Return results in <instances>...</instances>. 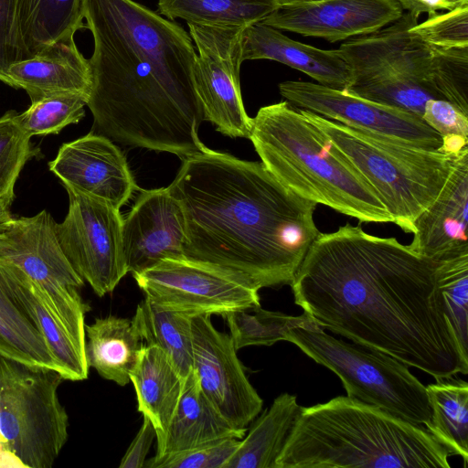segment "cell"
<instances>
[{"mask_svg":"<svg viewBox=\"0 0 468 468\" xmlns=\"http://www.w3.org/2000/svg\"><path fill=\"white\" fill-rule=\"evenodd\" d=\"M23 467L18 458L0 441V467Z\"/></svg>","mask_w":468,"mask_h":468,"instance_id":"cell-44","label":"cell"},{"mask_svg":"<svg viewBox=\"0 0 468 468\" xmlns=\"http://www.w3.org/2000/svg\"><path fill=\"white\" fill-rule=\"evenodd\" d=\"M430 46L441 48L468 47V5L430 15L410 28Z\"/></svg>","mask_w":468,"mask_h":468,"instance_id":"cell-39","label":"cell"},{"mask_svg":"<svg viewBox=\"0 0 468 468\" xmlns=\"http://www.w3.org/2000/svg\"><path fill=\"white\" fill-rule=\"evenodd\" d=\"M422 119L441 135V152L456 156L468 147V115L452 102L443 99L427 101Z\"/></svg>","mask_w":468,"mask_h":468,"instance_id":"cell-38","label":"cell"},{"mask_svg":"<svg viewBox=\"0 0 468 468\" xmlns=\"http://www.w3.org/2000/svg\"><path fill=\"white\" fill-rule=\"evenodd\" d=\"M182 161L168 187L184 212L185 258L231 271L259 290L290 285L320 234L317 204L261 162L209 148Z\"/></svg>","mask_w":468,"mask_h":468,"instance_id":"cell-3","label":"cell"},{"mask_svg":"<svg viewBox=\"0 0 468 468\" xmlns=\"http://www.w3.org/2000/svg\"><path fill=\"white\" fill-rule=\"evenodd\" d=\"M193 362L200 388L235 427L247 429L263 400L250 384L229 335L215 328L209 315L192 320Z\"/></svg>","mask_w":468,"mask_h":468,"instance_id":"cell-14","label":"cell"},{"mask_svg":"<svg viewBox=\"0 0 468 468\" xmlns=\"http://www.w3.org/2000/svg\"><path fill=\"white\" fill-rule=\"evenodd\" d=\"M185 378L167 355L156 346L144 344L130 373L138 411L148 418L160 439L168 428L183 390Z\"/></svg>","mask_w":468,"mask_h":468,"instance_id":"cell-23","label":"cell"},{"mask_svg":"<svg viewBox=\"0 0 468 468\" xmlns=\"http://www.w3.org/2000/svg\"><path fill=\"white\" fill-rule=\"evenodd\" d=\"M247 429L232 425L200 388L193 371L186 377L176 411L165 434L157 439L155 457L175 453L214 441L242 439Z\"/></svg>","mask_w":468,"mask_h":468,"instance_id":"cell-22","label":"cell"},{"mask_svg":"<svg viewBox=\"0 0 468 468\" xmlns=\"http://www.w3.org/2000/svg\"><path fill=\"white\" fill-rule=\"evenodd\" d=\"M241 439L229 437L187 450L152 457L144 463L148 468H222L235 452Z\"/></svg>","mask_w":468,"mask_h":468,"instance_id":"cell-40","label":"cell"},{"mask_svg":"<svg viewBox=\"0 0 468 468\" xmlns=\"http://www.w3.org/2000/svg\"><path fill=\"white\" fill-rule=\"evenodd\" d=\"M423 425L348 396L302 407L275 468H450Z\"/></svg>","mask_w":468,"mask_h":468,"instance_id":"cell-4","label":"cell"},{"mask_svg":"<svg viewBox=\"0 0 468 468\" xmlns=\"http://www.w3.org/2000/svg\"><path fill=\"white\" fill-rule=\"evenodd\" d=\"M302 111L374 187L393 223L405 232H412L416 218L439 196L457 155L427 150Z\"/></svg>","mask_w":468,"mask_h":468,"instance_id":"cell-6","label":"cell"},{"mask_svg":"<svg viewBox=\"0 0 468 468\" xmlns=\"http://www.w3.org/2000/svg\"><path fill=\"white\" fill-rule=\"evenodd\" d=\"M59 372L0 355V441L27 468H51L68 440Z\"/></svg>","mask_w":468,"mask_h":468,"instance_id":"cell-8","label":"cell"},{"mask_svg":"<svg viewBox=\"0 0 468 468\" xmlns=\"http://www.w3.org/2000/svg\"><path fill=\"white\" fill-rule=\"evenodd\" d=\"M144 345L132 319L109 315L85 324L89 367L107 380L125 386Z\"/></svg>","mask_w":468,"mask_h":468,"instance_id":"cell-24","label":"cell"},{"mask_svg":"<svg viewBox=\"0 0 468 468\" xmlns=\"http://www.w3.org/2000/svg\"><path fill=\"white\" fill-rule=\"evenodd\" d=\"M402 9L416 16L422 13L429 16L439 11H449L468 5V0H399Z\"/></svg>","mask_w":468,"mask_h":468,"instance_id":"cell-43","label":"cell"},{"mask_svg":"<svg viewBox=\"0 0 468 468\" xmlns=\"http://www.w3.org/2000/svg\"><path fill=\"white\" fill-rule=\"evenodd\" d=\"M5 84L23 89L31 102L64 92L90 94L89 59L79 51L74 38L45 47L30 58L10 65Z\"/></svg>","mask_w":468,"mask_h":468,"instance_id":"cell-21","label":"cell"},{"mask_svg":"<svg viewBox=\"0 0 468 468\" xmlns=\"http://www.w3.org/2000/svg\"><path fill=\"white\" fill-rule=\"evenodd\" d=\"M0 258L16 265L40 290L74 341L85 349V315L90 307L78 275L59 244L56 221L47 211L14 218L0 232Z\"/></svg>","mask_w":468,"mask_h":468,"instance_id":"cell-9","label":"cell"},{"mask_svg":"<svg viewBox=\"0 0 468 468\" xmlns=\"http://www.w3.org/2000/svg\"><path fill=\"white\" fill-rule=\"evenodd\" d=\"M145 298L192 318L259 306V289L242 277L186 258L165 259L133 274Z\"/></svg>","mask_w":468,"mask_h":468,"instance_id":"cell-10","label":"cell"},{"mask_svg":"<svg viewBox=\"0 0 468 468\" xmlns=\"http://www.w3.org/2000/svg\"><path fill=\"white\" fill-rule=\"evenodd\" d=\"M431 414L426 429L448 450L468 462V383L452 378L426 387Z\"/></svg>","mask_w":468,"mask_h":468,"instance_id":"cell-30","label":"cell"},{"mask_svg":"<svg viewBox=\"0 0 468 468\" xmlns=\"http://www.w3.org/2000/svg\"><path fill=\"white\" fill-rule=\"evenodd\" d=\"M185 241L183 208L169 187L141 191L122 220L127 272L133 275L165 259L185 258Z\"/></svg>","mask_w":468,"mask_h":468,"instance_id":"cell-18","label":"cell"},{"mask_svg":"<svg viewBox=\"0 0 468 468\" xmlns=\"http://www.w3.org/2000/svg\"><path fill=\"white\" fill-rule=\"evenodd\" d=\"M143 424L119 464L120 468H142L156 432L150 420L143 416Z\"/></svg>","mask_w":468,"mask_h":468,"instance_id":"cell-42","label":"cell"},{"mask_svg":"<svg viewBox=\"0 0 468 468\" xmlns=\"http://www.w3.org/2000/svg\"><path fill=\"white\" fill-rule=\"evenodd\" d=\"M279 6L289 5L305 2L318 1V0H275Z\"/></svg>","mask_w":468,"mask_h":468,"instance_id":"cell-46","label":"cell"},{"mask_svg":"<svg viewBox=\"0 0 468 468\" xmlns=\"http://www.w3.org/2000/svg\"><path fill=\"white\" fill-rule=\"evenodd\" d=\"M30 58L19 29L18 0H0V80L13 63Z\"/></svg>","mask_w":468,"mask_h":468,"instance_id":"cell-41","label":"cell"},{"mask_svg":"<svg viewBox=\"0 0 468 468\" xmlns=\"http://www.w3.org/2000/svg\"><path fill=\"white\" fill-rule=\"evenodd\" d=\"M48 167L65 188L118 209L139 189L121 149L92 132L63 144Z\"/></svg>","mask_w":468,"mask_h":468,"instance_id":"cell-16","label":"cell"},{"mask_svg":"<svg viewBox=\"0 0 468 468\" xmlns=\"http://www.w3.org/2000/svg\"><path fill=\"white\" fill-rule=\"evenodd\" d=\"M69 209L56 222L61 249L78 275L102 297L128 273L122 250L120 209L101 200L66 188Z\"/></svg>","mask_w":468,"mask_h":468,"instance_id":"cell-11","label":"cell"},{"mask_svg":"<svg viewBox=\"0 0 468 468\" xmlns=\"http://www.w3.org/2000/svg\"><path fill=\"white\" fill-rule=\"evenodd\" d=\"M468 147L453 161L437 198L416 218L410 249L441 261L468 253Z\"/></svg>","mask_w":468,"mask_h":468,"instance_id":"cell-19","label":"cell"},{"mask_svg":"<svg viewBox=\"0 0 468 468\" xmlns=\"http://www.w3.org/2000/svg\"><path fill=\"white\" fill-rule=\"evenodd\" d=\"M192 320L145 297L132 319L144 343L162 349L184 378L192 369Z\"/></svg>","mask_w":468,"mask_h":468,"instance_id":"cell-29","label":"cell"},{"mask_svg":"<svg viewBox=\"0 0 468 468\" xmlns=\"http://www.w3.org/2000/svg\"><path fill=\"white\" fill-rule=\"evenodd\" d=\"M403 13L399 0H318L278 6L261 22L280 31L336 42L374 33Z\"/></svg>","mask_w":468,"mask_h":468,"instance_id":"cell-17","label":"cell"},{"mask_svg":"<svg viewBox=\"0 0 468 468\" xmlns=\"http://www.w3.org/2000/svg\"><path fill=\"white\" fill-rule=\"evenodd\" d=\"M256 59L280 62L335 89H347L353 81L352 69L339 49L303 44L262 22L246 27L243 32L242 60Z\"/></svg>","mask_w":468,"mask_h":468,"instance_id":"cell-20","label":"cell"},{"mask_svg":"<svg viewBox=\"0 0 468 468\" xmlns=\"http://www.w3.org/2000/svg\"><path fill=\"white\" fill-rule=\"evenodd\" d=\"M279 91L292 105L346 126L441 151V135L420 116L405 110L310 81L286 80L279 84Z\"/></svg>","mask_w":468,"mask_h":468,"instance_id":"cell-13","label":"cell"},{"mask_svg":"<svg viewBox=\"0 0 468 468\" xmlns=\"http://www.w3.org/2000/svg\"><path fill=\"white\" fill-rule=\"evenodd\" d=\"M88 99V94L78 92L47 96L31 102L25 112L17 113V120L31 137L58 134L84 117Z\"/></svg>","mask_w":468,"mask_h":468,"instance_id":"cell-33","label":"cell"},{"mask_svg":"<svg viewBox=\"0 0 468 468\" xmlns=\"http://www.w3.org/2000/svg\"><path fill=\"white\" fill-rule=\"evenodd\" d=\"M278 6L275 0H157L158 14L187 25L248 27L261 22Z\"/></svg>","mask_w":468,"mask_h":468,"instance_id":"cell-31","label":"cell"},{"mask_svg":"<svg viewBox=\"0 0 468 468\" xmlns=\"http://www.w3.org/2000/svg\"><path fill=\"white\" fill-rule=\"evenodd\" d=\"M11 282L15 295L44 337L62 370L64 380H84L89 375L81 348L55 316L37 285L14 263Z\"/></svg>","mask_w":468,"mask_h":468,"instance_id":"cell-26","label":"cell"},{"mask_svg":"<svg viewBox=\"0 0 468 468\" xmlns=\"http://www.w3.org/2000/svg\"><path fill=\"white\" fill-rule=\"evenodd\" d=\"M438 282L448 321L468 359V253L439 261Z\"/></svg>","mask_w":468,"mask_h":468,"instance_id":"cell-34","label":"cell"},{"mask_svg":"<svg viewBox=\"0 0 468 468\" xmlns=\"http://www.w3.org/2000/svg\"><path fill=\"white\" fill-rule=\"evenodd\" d=\"M196 47L193 77L204 121L232 138H250L251 118L240 92L243 26L188 24Z\"/></svg>","mask_w":468,"mask_h":468,"instance_id":"cell-12","label":"cell"},{"mask_svg":"<svg viewBox=\"0 0 468 468\" xmlns=\"http://www.w3.org/2000/svg\"><path fill=\"white\" fill-rule=\"evenodd\" d=\"M345 90L362 98L405 110L421 118L426 101L441 99L426 86L399 75H384L354 82Z\"/></svg>","mask_w":468,"mask_h":468,"instance_id":"cell-36","label":"cell"},{"mask_svg":"<svg viewBox=\"0 0 468 468\" xmlns=\"http://www.w3.org/2000/svg\"><path fill=\"white\" fill-rule=\"evenodd\" d=\"M12 218L13 217L10 213V206L0 203V232Z\"/></svg>","mask_w":468,"mask_h":468,"instance_id":"cell-45","label":"cell"},{"mask_svg":"<svg viewBox=\"0 0 468 468\" xmlns=\"http://www.w3.org/2000/svg\"><path fill=\"white\" fill-rule=\"evenodd\" d=\"M249 139L266 169L300 197L360 222L393 223L365 176L287 101L260 108Z\"/></svg>","mask_w":468,"mask_h":468,"instance_id":"cell-5","label":"cell"},{"mask_svg":"<svg viewBox=\"0 0 468 468\" xmlns=\"http://www.w3.org/2000/svg\"><path fill=\"white\" fill-rule=\"evenodd\" d=\"M83 0H18L21 37L30 58L85 27Z\"/></svg>","mask_w":468,"mask_h":468,"instance_id":"cell-28","label":"cell"},{"mask_svg":"<svg viewBox=\"0 0 468 468\" xmlns=\"http://www.w3.org/2000/svg\"><path fill=\"white\" fill-rule=\"evenodd\" d=\"M83 16L93 37L91 132L182 160L205 151L190 35L133 0H83Z\"/></svg>","mask_w":468,"mask_h":468,"instance_id":"cell-2","label":"cell"},{"mask_svg":"<svg viewBox=\"0 0 468 468\" xmlns=\"http://www.w3.org/2000/svg\"><path fill=\"white\" fill-rule=\"evenodd\" d=\"M439 261L349 223L321 233L290 284L294 303L353 343L435 379L468 373L448 321Z\"/></svg>","mask_w":468,"mask_h":468,"instance_id":"cell-1","label":"cell"},{"mask_svg":"<svg viewBox=\"0 0 468 468\" xmlns=\"http://www.w3.org/2000/svg\"><path fill=\"white\" fill-rule=\"evenodd\" d=\"M0 355L29 366L56 370L62 376L60 366L44 337L15 295L11 282V263L2 258H0Z\"/></svg>","mask_w":468,"mask_h":468,"instance_id":"cell-25","label":"cell"},{"mask_svg":"<svg viewBox=\"0 0 468 468\" xmlns=\"http://www.w3.org/2000/svg\"><path fill=\"white\" fill-rule=\"evenodd\" d=\"M286 341L337 375L348 397L415 424L430 420L426 387L399 359L336 339L324 329H292Z\"/></svg>","mask_w":468,"mask_h":468,"instance_id":"cell-7","label":"cell"},{"mask_svg":"<svg viewBox=\"0 0 468 468\" xmlns=\"http://www.w3.org/2000/svg\"><path fill=\"white\" fill-rule=\"evenodd\" d=\"M418 18L404 11L392 24L341 44L338 49L352 69V83L378 76L399 75L435 92L431 86L434 47L410 31Z\"/></svg>","mask_w":468,"mask_h":468,"instance_id":"cell-15","label":"cell"},{"mask_svg":"<svg viewBox=\"0 0 468 468\" xmlns=\"http://www.w3.org/2000/svg\"><path fill=\"white\" fill-rule=\"evenodd\" d=\"M431 86L441 99L468 115V47H434Z\"/></svg>","mask_w":468,"mask_h":468,"instance_id":"cell-37","label":"cell"},{"mask_svg":"<svg viewBox=\"0 0 468 468\" xmlns=\"http://www.w3.org/2000/svg\"><path fill=\"white\" fill-rule=\"evenodd\" d=\"M302 406L296 396L279 395L257 418L222 468H275Z\"/></svg>","mask_w":468,"mask_h":468,"instance_id":"cell-27","label":"cell"},{"mask_svg":"<svg viewBox=\"0 0 468 468\" xmlns=\"http://www.w3.org/2000/svg\"><path fill=\"white\" fill-rule=\"evenodd\" d=\"M223 317L237 350L250 346H271L286 340V334L292 329H324L306 312L292 316L264 310L261 305L233 311Z\"/></svg>","mask_w":468,"mask_h":468,"instance_id":"cell-32","label":"cell"},{"mask_svg":"<svg viewBox=\"0 0 468 468\" xmlns=\"http://www.w3.org/2000/svg\"><path fill=\"white\" fill-rule=\"evenodd\" d=\"M39 150L23 129L14 111L0 117V203L11 206L16 180L27 161Z\"/></svg>","mask_w":468,"mask_h":468,"instance_id":"cell-35","label":"cell"}]
</instances>
